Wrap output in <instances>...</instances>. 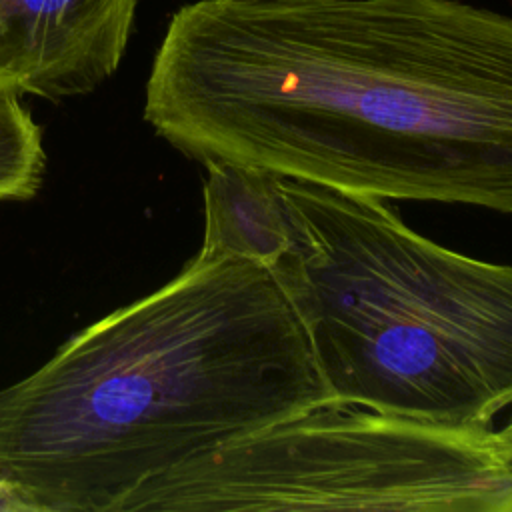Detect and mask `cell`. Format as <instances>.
<instances>
[{"label":"cell","instance_id":"obj_1","mask_svg":"<svg viewBox=\"0 0 512 512\" xmlns=\"http://www.w3.org/2000/svg\"><path fill=\"white\" fill-rule=\"evenodd\" d=\"M144 118L204 166L512 214V16L460 0H198L166 28Z\"/></svg>","mask_w":512,"mask_h":512},{"label":"cell","instance_id":"obj_2","mask_svg":"<svg viewBox=\"0 0 512 512\" xmlns=\"http://www.w3.org/2000/svg\"><path fill=\"white\" fill-rule=\"evenodd\" d=\"M324 404L274 270L200 250L0 390V510L118 512L144 482Z\"/></svg>","mask_w":512,"mask_h":512},{"label":"cell","instance_id":"obj_3","mask_svg":"<svg viewBox=\"0 0 512 512\" xmlns=\"http://www.w3.org/2000/svg\"><path fill=\"white\" fill-rule=\"evenodd\" d=\"M270 262L334 404L490 428L512 404V266L410 230L380 198L278 178Z\"/></svg>","mask_w":512,"mask_h":512},{"label":"cell","instance_id":"obj_4","mask_svg":"<svg viewBox=\"0 0 512 512\" xmlns=\"http://www.w3.org/2000/svg\"><path fill=\"white\" fill-rule=\"evenodd\" d=\"M512 512L490 428L324 404L228 440L138 486L118 512Z\"/></svg>","mask_w":512,"mask_h":512},{"label":"cell","instance_id":"obj_5","mask_svg":"<svg viewBox=\"0 0 512 512\" xmlns=\"http://www.w3.org/2000/svg\"><path fill=\"white\" fill-rule=\"evenodd\" d=\"M138 0H0V92L62 100L104 84Z\"/></svg>","mask_w":512,"mask_h":512},{"label":"cell","instance_id":"obj_6","mask_svg":"<svg viewBox=\"0 0 512 512\" xmlns=\"http://www.w3.org/2000/svg\"><path fill=\"white\" fill-rule=\"evenodd\" d=\"M206 170L200 250L270 266L286 238L276 176L226 162L206 164Z\"/></svg>","mask_w":512,"mask_h":512},{"label":"cell","instance_id":"obj_7","mask_svg":"<svg viewBox=\"0 0 512 512\" xmlns=\"http://www.w3.org/2000/svg\"><path fill=\"white\" fill-rule=\"evenodd\" d=\"M42 130L18 96L0 92V202L30 200L46 174Z\"/></svg>","mask_w":512,"mask_h":512},{"label":"cell","instance_id":"obj_8","mask_svg":"<svg viewBox=\"0 0 512 512\" xmlns=\"http://www.w3.org/2000/svg\"><path fill=\"white\" fill-rule=\"evenodd\" d=\"M492 440H494V448H496L498 456L512 470V418L508 420V424L502 430L492 432Z\"/></svg>","mask_w":512,"mask_h":512},{"label":"cell","instance_id":"obj_9","mask_svg":"<svg viewBox=\"0 0 512 512\" xmlns=\"http://www.w3.org/2000/svg\"><path fill=\"white\" fill-rule=\"evenodd\" d=\"M248 6H294V4H312V2H332V0H232Z\"/></svg>","mask_w":512,"mask_h":512}]
</instances>
